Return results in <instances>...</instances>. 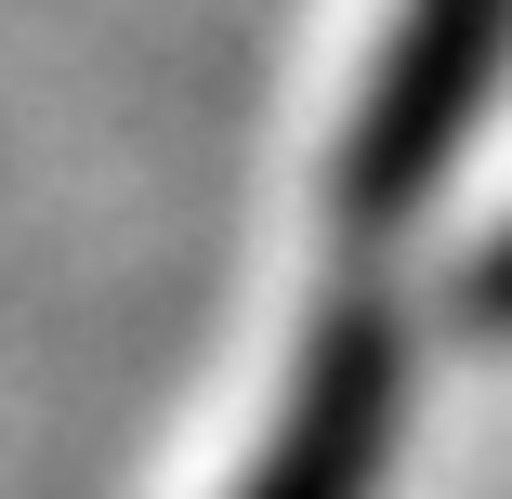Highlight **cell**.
<instances>
[{
    "mask_svg": "<svg viewBox=\"0 0 512 499\" xmlns=\"http://www.w3.org/2000/svg\"><path fill=\"white\" fill-rule=\"evenodd\" d=\"M381 447H394V342H381V316H342V329L302 342V368L276 394V434H263L237 499H368Z\"/></svg>",
    "mask_w": 512,
    "mask_h": 499,
    "instance_id": "cell-1",
    "label": "cell"
},
{
    "mask_svg": "<svg viewBox=\"0 0 512 499\" xmlns=\"http://www.w3.org/2000/svg\"><path fill=\"white\" fill-rule=\"evenodd\" d=\"M473 316H499V329H512V237H499V250H486V276H473Z\"/></svg>",
    "mask_w": 512,
    "mask_h": 499,
    "instance_id": "cell-2",
    "label": "cell"
}]
</instances>
